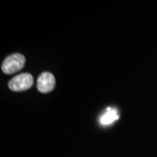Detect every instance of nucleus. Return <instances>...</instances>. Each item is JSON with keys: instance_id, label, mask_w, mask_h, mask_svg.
Listing matches in <instances>:
<instances>
[{"instance_id": "obj_3", "label": "nucleus", "mask_w": 157, "mask_h": 157, "mask_svg": "<svg viewBox=\"0 0 157 157\" xmlns=\"http://www.w3.org/2000/svg\"><path fill=\"white\" fill-rule=\"evenodd\" d=\"M56 78L49 72H44L39 76L37 80V89L40 93H48L54 89Z\"/></svg>"}, {"instance_id": "obj_4", "label": "nucleus", "mask_w": 157, "mask_h": 157, "mask_svg": "<svg viewBox=\"0 0 157 157\" xmlns=\"http://www.w3.org/2000/svg\"><path fill=\"white\" fill-rule=\"evenodd\" d=\"M117 111L115 109H107V112L105 113L100 119V122L103 125H109L119 119Z\"/></svg>"}, {"instance_id": "obj_1", "label": "nucleus", "mask_w": 157, "mask_h": 157, "mask_svg": "<svg viewBox=\"0 0 157 157\" xmlns=\"http://www.w3.org/2000/svg\"><path fill=\"white\" fill-rule=\"evenodd\" d=\"M25 59L23 55L16 53L9 56L4 60L2 70L6 74H13L19 71L25 65Z\"/></svg>"}, {"instance_id": "obj_2", "label": "nucleus", "mask_w": 157, "mask_h": 157, "mask_svg": "<svg viewBox=\"0 0 157 157\" xmlns=\"http://www.w3.org/2000/svg\"><path fill=\"white\" fill-rule=\"evenodd\" d=\"M34 84V78L30 74L24 73L19 74L13 78L8 83L10 89L13 91L20 92L26 90Z\"/></svg>"}]
</instances>
